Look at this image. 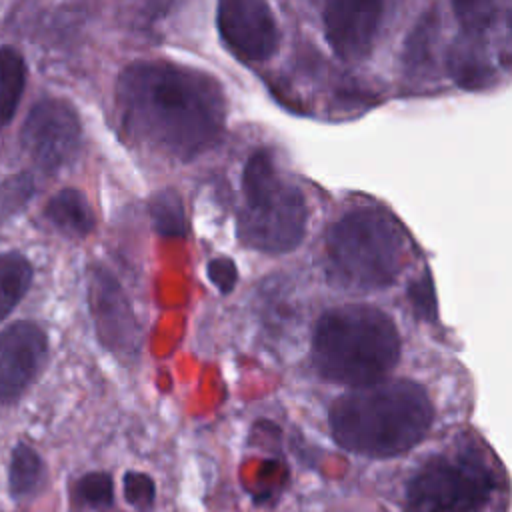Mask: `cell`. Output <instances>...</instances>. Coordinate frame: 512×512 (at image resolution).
<instances>
[{"instance_id": "5b68a950", "label": "cell", "mask_w": 512, "mask_h": 512, "mask_svg": "<svg viewBox=\"0 0 512 512\" xmlns=\"http://www.w3.org/2000/svg\"><path fill=\"white\" fill-rule=\"evenodd\" d=\"M244 206L238 216V238L248 248L266 254L294 250L308 222V208L302 190L286 178L270 150L250 154L242 170Z\"/></svg>"}, {"instance_id": "7a4b0ae2", "label": "cell", "mask_w": 512, "mask_h": 512, "mask_svg": "<svg viewBox=\"0 0 512 512\" xmlns=\"http://www.w3.org/2000/svg\"><path fill=\"white\" fill-rule=\"evenodd\" d=\"M434 420L426 390L414 380H380L336 398L328 412L334 442L366 458H394L424 440Z\"/></svg>"}, {"instance_id": "8992f818", "label": "cell", "mask_w": 512, "mask_h": 512, "mask_svg": "<svg viewBox=\"0 0 512 512\" xmlns=\"http://www.w3.org/2000/svg\"><path fill=\"white\" fill-rule=\"evenodd\" d=\"M496 490V478L480 456L438 454L406 482L404 512H482Z\"/></svg>"}, {"instance_id": "8fae6325", "label": "cell", "mask_w": 512, "mask_h": 512, "mask_svg": "<svg viewBox=\"0 0 512 512\" xmlns=\"http://www.w3.org/2000/svg\"><path fill=\"white\" fill-rule=\"evenodd\" d=\"M454 10L462 30L450 48L448 70L456 84L464 88H482L494 76L482 38L492 22L496 6L490 2H464L454 4Z\"/></svg>"}, {"instance_id": "e0dca14e", "label": "cell", "mask_w": 512, "mask_h": 512, "mask_svg": "<svg viewBox=\"0 0 512 512\" xmlns=\"http://www.w3.org/2000/svg\"><path fill=\"white\" fill-rule=\"evenodd\" d=\"M150 218L160 236L180 238L186 234L184 204L176 190H160L150 198Z\"/></svg>"}, {"instance_id": "7c38bea8", "label": "cell", "mask_w": 512, "mask_h": 512, "mask_svg": "<svg viewBox=\"0 0 512 512\" xmlns=\"http://www.w3.org/2000/svg\"><path fill=\"white\" fill-rule=\"evenodd\" d=\"M382 14V2H328L322 22L336 56L342 60L366 58L376 42Z\"/></svg>"}, {"instance_id": "5bb4252c", "label": "cell", "mask_w": 512, "mask_h": 512, "mask_svg": "<svg viewBox=\"0 0 512 512\" xmlns=\"http://www.w3.org/2000/svg\"><path fill=\"white\" fill-rule=\"evenodd\" d=\"M26 86V64L20 52L0 48V130L14 118Z\"/></svg>"}, {"instance_id": "ac0fdd59", "label": "cell", "mask_w": 512, "mask_h": 512, "mask_svg": "<svg viewBox=\"0 0 512 512\" xmlns=\"http://www.w3.org/2000/svg\"><path fill=\"white\" fill-rule=\"evenodd\" d=\"M438 34V20L434 12L424 14V18L414 26L410 42L406 46V66L414 72L422 66H428L430 52L434 48V40Z\"/></svg>"}, {"instance_id": "44dd1931", "label": "cell", "mask_w": 512, "mask_h": 512, "mask_svg": "<svg viewBox=\"0 0 512 512\" xmlns=\"http://www.w3.org/2000/svg\"><path fill=\"white\" fill-rule=\"evenodd\" d=\"M122 486L126 502L138 510H148L156 500V484L144 472L128 470L122 478Z\"/></svg>"}, {"instance_id": "52a82bcc", "label": "cell", "mask_w": 512, "mask_h": 512, "mask_svg": "<svg viewBox=\"0 0 512 512\" xmlns=\"http://www.w3.org/2000/svg\"><path fill=\"white\" fill-rule=\"evenodd\" d=\"M20 144L30 160L44 172L70 164L82 144V126L76 110L60 98L38 100L20 130Z\"/></svg>"}, {"instance_id": "ba28073f", "label": "cell", "mask_w": 512, "mask_h": 512, "mask_svg": "<svg viewBox=\"0 0 512 512\" xmlns=\"http://www.w3.org/2000/svg\"><path fill=\"white\" fill-rule=\"evenodd\" d=\"M88 302L98 340L118 356H136L142 344L138 320L122 286L102 266L90 268Z\"/></svg>"}, {"instance_id": "2e32d148", "label": "cell", "mask_w": 512, "mask_h": 512, "mask_svg": "<svg viewBox=\"0 0 512 512\" xmlns=\"http://www.w3.org/2000/svg\"><path fill=\"white\" fill-rule=\"evenodd\" d=\"M42 474H44V464H42L40 454L32 446H28L24 442L16 444L12 448L10 466H8V488H10V494L14 498L28 496L40 484Z\"/></svg>"}, {"instance_id": "277c9868", "label": "cell", "mask_w": 512, "mask_h": 512, "mask_svg": "<svg viewBox=\"0 0 512 512\" xmlns=\"http://www.w3.org/2000/svg\"><path fill=\"white\" fill-rule=\"evenodd\" d=\"M406 238L398 222L380 208H356L326 234L330 280L346 290L390 286L404 266Z\"/></svg>"}, {"instance_id": "d6986e66", "label": "cell", "mask_w": 512, "mask_h": 512, "mask_svg": "<svg viewBox=\"0 0 512 512\" xmlns=\"http://www.w3.org/2000/svg\"><path fill=\"white\" fill-rule=\"evenodd\" d=\"M34 178L30 174H14L0 182V224L14 218L34 196Z\"/></svg>"}, {"instance_id": "3957f363", "label": "cell", "mask_w": 512, "mask_h": 512, "mask_svg": "<svg viewBox=\"0 0 512 512\" xmlns=\"http://www.w3.org/2000/svg\"><path fill=\"white\" fill-rule=\"evenodd\" d=\"M394 320L368 304H344L320 316L312 334L316 372L336 384L364 388L384 380L400 358Z\"/></svg>"}, {"instance_id": "9a60e30c", "label": "cell", "mask_w": 512, "mask_h": 512, "mask_svg": "<svg viewBox=\"0 0 512 512\" xmlns=\"http://www.w3.org/2000/svg\"><path fill=\"white\" fill-rule=\"evenodd\" d=\"M32 282V266L18 252L0 254V322L26 296Z\"/></svg>"}, {"instance_id": "603a6c76", "label": "cell", "mask_w": 512, "mask_h": 512, "mask_svg": "<svg viewBox=\"0 0 512 512\" xmlns=\"http://www.w3.org/2000/svg\"><path fill=\"white\" fill-rule=\"evenodd\" d=\"M206 274L210 278V282L220 290V292H230L238 280V272L236 266L230 258L226 256H218L212 258L206 266Z\"/></svg>"}, {"instance_id": "6da1fadb", "label": "cell", "mask_w": 512, "mask_h": 512, "mask_svg": "<svg viewBox=\"0 0 512 512\" xmlns=\"http://www.w3.org/2000/svg\"><path fill=\"white\" fill-rule=\"evenodd\" d=\"M116 108L132 138L184 162L220 140L228 114L216 78L160 60L132 62L120 72Z\"/></svg>"}, {"instance_id": "ffe728a7", "label": "cell", "mask_w": 512, "mask_h": 512, "mask_svg": "<svg viewBox=\"0 0 512 512\" xmlns=\"http://www.w3.org/2000/svg\"><path fill=\"white\" fill-rule=\"evenodd\" d=\"M78 500L96 510H106L114 504V480L108 472H88L74 488Z\"/></svg>"}, {"instance_id": "30bf717a", "label": "cell", "mask_w": 512, "mask_h": 512, "mask_svg": "<svg viewBox=\"0 0 512 512\" xmlns=\"http://www.w3.org/2000/svg\"><path fill=\"white\" fill-rule=\"evenodd\" d=\"M48 338L34 322H14L0 332V404L16 402L38 376Z\"/></svg>"}, {"instance_id": "9c48e42d", "label": "cell", "mask_w": 512, "mask_h": 512, "mask_svg": "<svg viewBox=\"0 0 512 512\" xmlns=\"http://www.w3.org/2000/svg\"><path fill=\"white\" fill-rule=\"evenodd\" d=\"M220 38L244 62H264L276 54L280 30L268 4L260 0H224L218 4Z\"/></svg>"}, {"instance_id": "7402d4cb", "label": "cell", "mask_w": 512, "mask_h": 512, "mask_svg": "<svg viewBox=\"0 0 512 512\" xmlns=\"http://www.w3.org/2000/svg\"><path fill=\"white\" fill-rule=\"evenodd\" d=\"M408 298H410V304L414 308V314L428 320V322H434L436 320V296H434V282L428 274V270H424V274L416 280L410 282V288H408Z\"/></svg>"}, {"instance_id": "4fadbf2b", "label": "cell", "mask_w": 512, "mask_h": 512, "mask_svg": "<svg viewBox=\"0 0 512 512\" xmlns=\"http://www.w3.org/2000/svg\"><path fill=\"white\" fill-rule=\"evenodd\" d=\"M44 216L50 224L70 238H84L94 230L96 218L86 196L76 188H64L56 192L46 208Z\"/></svg>"}]
</instances>
